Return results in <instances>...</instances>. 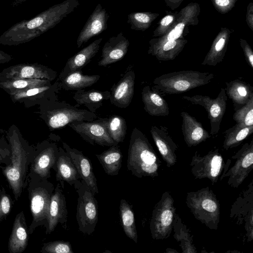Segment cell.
I'll return each instance as SVG.
<instances>
[{
  "instance_id": "cell-20",
  "label": "cell",
  "mask_w": 253,
  "mask_h": 253,
  "mask_svg": "<svg viewBox=\"0 0 253 253\" xmlns=\"http://www.w3.org/2000/svg\"><path fill=\"white\" fill-rule=\"evenodd\" d=\"M64 149L70 156L80 177L94 195L99 193L97 180L93 172L90 161L82 151L72 148L66 143L62 142Z\"/></svg>"
},
{
  "instance_id": "cell-49",
  "label": "cell",
  "mask_w": 253,
  "mask_h": 253,
  "mask_svg": "<svg viewBox=\"0 0 253 253\" xmlns=\"http://www.w3.org/2000/svg\"><path fill=\"white\" fill-rule=\"evenodd\" d=\"M246 21L248 27L253 31V3L250 2L247 7Z\"/></svg>"
},
{
  "instance_id": "cell-41",
  "label": "cell",
  "mask_w": 253,
  "mask_h": 253,
  "mask_svg": "<svg viewBox=\"0 0 253 253\" xmlns=\"http://www.w3.org/2000/svg\"><path fill=\"white\" fill-rule=\"evenodd\" d=\"M159 16L157 13L150 12H131L127 15V22L130 25L131 29L144 32Z\"/></svg>"
},
{
  "instance_id": "cell-39",
  "label": "cell",
  "mask_w": 253,
  "mask_h": 253,
  "mask_svg": "<svg viewBox=\"0 0 253 253\" xmlns=\"http://www.w3.org/2000/svg\"><path fill=\"white\" fill-rule=\"evenodd\" d=\"M51 84L50 81L41 79H16L0 81V88L10 95L31 88Z\"/></svg>"
},
{
  "instance_id": "cell-23",
  "label": "cell",
  "mask_w": 253,
  "mask_h": 253,
  "mask_svg": "<svg viewBox=\"0 0 253 253\" xmlns=\"http://www.w3.org/2000/svg\"><path fill=\"white\" fill-rule=\"evenodd\" d=\"M61 188L58 183L51 198L45 228L46 234L52 232L58 223L65 224L67 222L68 212L66 199Z\"/></svg>"
},
{
  "instance_id": "cell-28",
  "label": "cell",
  "mask_w": 253,
  "mask_h": 253,
  "mask_svg": "<svg viewBox=\"0 0 253 253\" xmlns=\"http://www.w3.org/2000/svg\"><path fill=\"white\" fill-rule=\"evenodd\" d=\"M160 93L149 85L145 86L142 89L141 96L144 109L152 116L166 117L169 113L168 103Z\"/></svg>"
},
{
  "instance_id": "cell-1",
  "label": "cell",
  "mask_w": 253,
  "mask_h": 253,
  "mask_svg": "<svg viewBox=\"0 0 253 253\" xmlns=\"http://www.w3.org/2000/svg\"><path fill=\"white\" fill-rule=\"evenodd\" d=\"M79 4V0H65L30 19L17 23L0 36V43L12 46L29 42L54 28Z\"/></svg>"
},
{
  "instance_id": "cell-7",
  "label": "cell",
  "mask_w": 253,
  "mask_h": 253,
  "mask_svg": "<svg viewBox=\"0 0 253 253\" xmlns=\"http://www.w3.org/2000/svg\"><path fill=\"white\" fill-rule=\"evenodd\" d=\"M185 202L197 220L210 229H217L220 221V204L209 187L187 192Z\"/></svg>"
},
{
  "instance_id": "cell-27",
  "label": "cell",
  "mask_w": 253,
  "mask_h": 253,
  "mask_svg": "<svg viewBox=\"0 0 253 253\" xmlns=\"http://www.w3.org/2000/svg\"><path fill=\"white\" fill-rule=\"evenodd\" d=\"M102 38L94 41L87 46L83 48L67 60L58 79H60L69 73L79 70L85 66L98 52Z\"/></svg>"
},
{
  "instance_id": "cell-5",
  "label": "cell",
  "mask_w": 253,
  "mask_h": 253,
  "mask_svg": "<svg viewBox=\"0 0 253 253\" xmlns=\"http://www.w3.org/2000/svg\"><path fill=\"white\" fill-rule=\"evenodd\" d=\"M28 193L32 216L28 227L29 234L39 226H47L51 196L54 190L53 183L33 173L29 174Z\"/></svg>"
},
{
  "instance_id": "cell-42",
  "label": "cell",
  "mask_w": 253,
  "mask_h": 253,
  "mask_svg": "<svg viewBox=\"0 0 253 253\" xmlns=\"http://www.w3.org/2000/svg\"><path fill=\"white\" fill-rule=\"evenodd\" d=\"M233 118L236 123H241L246 126L253 125V98L246 104L235 111Z\"/></svg>"
},
{
  "instance_id": "cell-12",
  "label": "cell",
  "mask_w": 253,
  "mask_h": 253,
  "mask_svg": "<svg viewBox=\"0 0 253 253\" xmlns=\"http://www.w3.org/2000/svg\"><path fill=\"white\" fill-rule=\"evenodd\" d=\"M182 98L192 104L203 106L208 113V118L211 125L210 134L213 136L218 133L223 117L225 114L228 97L224 88H221L214 99L210 96L195 95L192 96H182Z\"/></svg>"
},
{
  "instance_id": "cell-10",
  "label": "cell",
  "mask_w": 253,
  "mask_h": 253,
  "mask_svg": "<svg viewBox=\"0 0 253 253\" xmlns=\"http://www.w3.org/2000/svg\"><path fill=\"white\" fill-rule=\"evenodd\" d=\"M176 208L171 194L164 192L155 205L150 222V230L154 240H163L169 237L175 215Z\"/></svg>"
},
{
  "instance_id": "cell-30",
  "label": "cell",
  "mask_w": 253,
  "mask_h": 253,
  "mask_svg": "<svg viewBox=\"0 0 253 253\" xmlns=\"http://www.w3.org/2000/svg\"><path fill=\"white\" fill-rule=\"evenodd\" d=\"M56 179L64 188L65 182L71 186L81 179L70 156L64 148L59 147V153L56 165Z\"/></svg>"
},
{
  "instance_id": "cell-32",
  "label": "cell",
  "mask_w": 253,
  "mask_h": 253,
  "mask_svg": "<svg viewBox=\"0 0 253 253\" xmlns=\"http://www.w3.org/2000/svg\"><path fill=\"white\" fill-rule=\"evenodd\" d=\"M111 95L110 91H100L96 89L85 90L84 89L77 90L74 93L73 99L80 105H84L88 110L96 113L104 101L109 100Z\"/></svg>"
},
{
  "instance_id": "cell-3",
  "label": "cell",
  "mask_w": 253,
  "mask_h": 253,
  "mask_svg": "<svg viewBox=\"0 0 253 253\" xmlns=\"http://www.w3.org/2000/svg\"><path fill=\"white\" fill-rule=\"evenodd\" d=\"M161 161L146 136L134 127L131 133L127 159V168L138 178L154 177L159 175Z\"/></svg>"
},
{
  "instance_id": "cell-25",
  "label": "cell",
  "mask_w": 253,
  "mask_h": 253,
  "mask_svg": "<svg viewBox=\"0 0 253 253\" xmlns=\"http://www.w3.org/2000/svg\"><path fill=\"white\" fill-rule=\"evenodd\" d=\"M182 118L181 129L184 140L188 147L195 146L211 137L202 124L188 113H180Z\"/></svg>"
},
{
  "instance_id": "cell-11",
  "label": "cell",
  "mask_w": 253,
  "mask_h": 253,
  "mask_svg": "<svg viewBox=\"0 0 253 253\" xmlns=\"http://www.w3.org/2000/svg\"><path fill=\"white\" fill-rule=\"evenodd\" d=\"M201 11L197 2H191L178 12L176 21L172 28L164 35L153 38L149 42L148 53L157 48L168 41L184 38L189 32L188 27L198 24V16Z\"/></svg>"
},
{
  "instance_id": "cell-18",
  "label": "cell",
  "mask_w": 253,
  "mask_h": 253,
  "mask_svg": "<svg viewBox=\"0 0 253 253\" xmlns=\"http://www.w3.org/2000/svg\"><path fill=\"white\" fill-rule=\"evenodd\" d=\"M60 89L57 80L53 84L31 88L9 95L13 102L23 104L25 108H29L57 96Z\"/></svg>"
},
{
  "instance_id": "cell-37",
  "label": "cell",
  "mask_w": 253,
  "mask_h": 253,
  "mask_svg": "<svg viewBox=\"0 0 253 253\" xmlns=\"http://www.w3.org/2000/svg\"><path fill=\"white\" fill-rule=\"evenodd\" d=\"M253 132V125L246 126L241 123H236L224 131L223 147L225 150L236 147Z\"/></svg>"
},
{
  "instance_id": "cell-36",
  "label": "cell",
  "mask_w": 253,
  "mask_h": 253,
  "mask_svg": "<svg viewBox=\"0 0 253 253\" xmlns=\"http://www.w3.org/2000/svg\"><path fill=\"white\" fill-rule=\"evenodd\" d=\"M187 42L184 38L168 41L148 53L155 56L159 61L173 60L182 51Z\"/></svg>"
},
{
  "instance_id": "cell-8",
  "label": "cell",
  "mask_w": 253,
  "mask_h": 253,
  "mask_svg": "<svg viewBox=\"0 0 253 253\" xmlns=\"http://www.w3.org/2000/svg\"><path fill=\"white\" fill-rule=\"evenodd\" d=\"M78 195L76 219L79 230L90 235L94 231L98 218L97 202L85 182L79 179L74 185Z\"/></svg>"
},
{
  "instance_id": "cell-52",
  "label": "cell",
  "mask_w": 253,
  "mask_h": 253,
  "mask_svg": "<svg viewBox=\"0 0 253 253\" xmlns=\"http://www.w3.org/2000/svg\"></svg>"
},
{
  "instance_id": "cell-45",
  "label": "cell",
  "mask_w": 253,
  "mask_h": 253,
  "mask_svg": "<svg viewBox=\"0 0 253 253\" xmlns=\"http://www.w3.org/2000/svg\"><path fill=\"white\" fill-rule=\"evenodd\" d=\"M10 195L2 186L0 188V223L6 219L13 206Z\"/></svg>"
},
{
  "instance_id": "cell-9",
  "label": "cell",
  "mask_w": 253,
  "mask_h": 253,
  "mask_svg": "<svg viewBox=\"0 0 253 253\" xmlns=\"http://www.w3.org/2000/svg\"><path fill=\"white\" fill-rule=\"evenodd\" d=\"M231 160L225 163L218 148L213 149L201 156L196 152L190 164L191 172L195 179H209L212 184L216 183L221 174L229 169Z\"/></svg>"
},
{
  "instance_id": "cell-19",
  "label": "cell",
  "mask_w": 253,
  "mask_h": 253,
  "mask_svg": "<svg viewBox=\"0 0 253 253\" xmlns=\"http://www.w3.org/2000/svg\"><path fill=\"white\" fill-rule=\"evenodd\" d=\"M109 16L101 3H98L89 16L81 31L77 40V45L80 48L91 38L97 36L107 28Z\"/></svg>"
},
{
  "instance_id": "cell-13",
  "label": "cell",
  "mask_w": 253,
  "mask_h": 253,
  "mask_svg": "<svg viewBox=\"0 0 253 253\" xmlns=\"http://www.w3.org/2000/svg\"><path fill=\"white\" fill-rule=\"evenodd\" d=\"M231 158L235 160L234 164L221 175L220 180L228 177V184L238 188L253 169V140L244 144Z\"/></svg>"
},
{
  "instance_id": "cell-22",
  "label": "cell",
  "mask_w": 253,
  "mask_h": 253,
  "mask_svg": "<svg viewBox=\"0 0 253 253\" xmlns=\"http://www.w3.org/2000/svg\"><path fill=\"white\" fill-rule=\"evenodd\" d=\"M135 78L134 72L129 70L114 84L109 99L112 105L120 108H126L129 105L134 95Z\"/></svg>"
},
{
  "instance_id": "cell-29",
  "label": "cell",
  "mask_w": 253,
  "mask_h": 253,
  "mask_svg": "<svg viewBox=\"0 0 253 253\" xmlns=\"http://www.w3.org/2000/svg\"><path fill=\"white\" fill-rule=\"evenodd\" d=\"M232 32L233 30L226 27L220 28L202 63V65L215 66L222 61Z\"/></svg>"
},
{
  "instance_id": "cell-44",
  "label": "cell",
  "mask_w": 253,
  "mask_h": 253,
  "mask_svg": "<svg viewBox=\"0 0 253 253\" xmlns=\"http://www.w3.org/2000/svg\"><path fill=\"white\" fill-rule=\"evenodd\" d=\"M178 16L177 13H169L160 21L153 32V37H160L168 32L173 26Z\"/></svg>"
},
{
  "instance_id": "cell-4",
  "label": "cell",
  "mask_w": 253,
  "mask_h": 253,
  "mask_svg": "<svg viewBox=\"0 0 253 253\" xmlns=\"http://www.w3.org/2000/svg\"><path fill=\"white\" fill-rule=\"evenodd\" d=\"M57 97L41 103L37 112L49 130L59 129L75 122H91L97 118L95 113L80 109L79 105L73 106L65 101H60Z\"/></svg>"
},
{
  "instance_id": "cell-15",
  "label": "cell",
  "mask_w": 253,
  "mask_h": 253,
  "mask_svg": "<svg viewBox=\"0 0 253 253\" xmlns=\"http://www.w3.org/2000/svg\"><path fill=\"white\" fill-rule=\"evenodd\" d=\"M230 217L237 225L243 226L248 241L253 240V181L248 188L241 193L232 205Z\"/></svg>"
},
{
  "instance_id": "cell-50",
  "label": "cell",
  "mask_w": 253,
  "mask_h": 253,
  "mask_svg": "<svg viewBox=\"0 0 253 253\" xmlns=\"http://www.w3.org/2000/svg\"><path fill=\"white\" fill-rule=\"evenodd\" d=\"M184 0H165L167 6L171 10L178 8Z\"/></svg>"
},
{
  "instance_id": "cell-46",
  "label": "cell",
  "mask_w": 253,
  "mask_h": 253,
  "mask_svg": "<svg viewBox=\"0 0 253 253\" xmlns=\"http://www.w3.org/2000/svg\"><path fill=\"white\" fill-rule=\"evenodd\" d=\"M11 149L8 142L3 137H0V169L3 166L10 162Z\"/></svg>"
},
{
  "instance_id": "cell-24",
  "label": "cell",
  "mask_w": 253,
  "mask_h": 253,
  "mask_svg": "<svg viewBox=\"0 0 253 253\" xmlns=\"http://www.w3.org/2000/svg\"><path fill=\"white\" fill-rule=\"evenodd\" d=\"M129 42L120 32L110 38L102 49L101 59L98 63L100 66H106L122 60L127 52Z\"/></svg>"
},
{
  "instance_id": "cell-33",
  "label": "cell",
  "mask_w": 253,
  "mask_h": 253,
  "mask_svg": "<svg viewBox=\"0 0 253 253\" xmlns=\"http://www.w3.org/2000/svg\"><path fill=\"white\" fill-rule=\"evenodd\" d=\"M98 75H84L81 70H76L58 79L60 88L66 90H79L90 86L99 80Z\"/></svg>"
},
{
  "instance_id": "cell-43",
  "label": "cell",
  "mask_w": 253,
  "mask_h": 253,
  "mask_svg": "<svg viewBox=\"0 0 253 253\" xmlns=\"http://www.w3.org/2000/svg\"><path fill=\"white\" fill-rule=\"evenodd\" d=\"M40 252L42 253H74L70 243L65 241L45 243Z\"/></svg>"
},
{
  "instance_id": "cell-21",
  "label": "cell",
  "mask_w": 253,
  "mask_h": 253,
  "mask_svg": "<svg viewBox=\"0 0 253 253\" xmlns=\"http://www.w3.org/2000/svg\"><path fill=\"white\" fill-rule=\"evenodd\" d=\"M150 133L166 166L169 168L175 165L178 146L169 135L168 128L162 126H152Z\"/></svg>"
},
{
  "instance_id": "cell-26",
  "label": "cell",
  "mask_w": 253,
  "mask_h": 253,
  "mask_svg": "<svg viewBox=\"0 0 253 253\" xmlns=\"http://www.w3.org/2000/svg\"><path fill=\"white\" fill-rule=\"evenodd\" d=\"M29 230L24 212H19L15 216L8 243L10 253H21L26 249L29 240Z\"/></svg>"
},
{
  "instance_id": "cell-35",
  "label": "cell",
  "mask_w": 253,
  "mask_h": 253,
  "mask_svg": "<svg viewBox=\"0 0 253 253\" xmlns=\"http://www.w3.org/2000/svg\"><path fill=\"white\" fill-rule=\"evenodd\" d=\"M95 120L105 127L110 136L116 144L124 141L127 127L126 121L123 117L114 115L109 118H101Z\"/></svg>"
},
{
  "instance_id": "cell-48",
  "label": "cell",
  "mask_w": 253,
  "mask_h": 253,
  "mask_svg": "<svg viewBox=\"0 0 253 253\" xmlns=\"http://www.w3.org/2000/svg\"><path fill=\"white\" fill-rule=\"evenodd\" d=\"M240 44L242 47L246 60L248 65L253 68V50L246 40L240 39Z\"/></svg>"
},
{
  "instance_id": "cell-6",
  "label": "cell",
  "mask_w": 253,
  "mask_h": 253,
  "mask_svg": "<svg viewBox=\"0 0 253 253\" xmlns=\"http://www.w3.org/2000/svg\"><path fill=\"white\" fill-rule=\"evenodd\" d=\"M214 78L213 74L194 70L168 73L156 78L153 88L167 94H180L206 85Z\"/></svg>"
},
{
  "instance_id": "cell-51",
  "label": "cell",
  "mask_w": 253,
  "mask_h": 253,
  "mask_svg": "<svg viewBox=\"0 0 253 253\" xmlns=\"http://www.w3.org/2000/svg\"><path fill=\"white\" fill-rule=\"evenodd\" d=\"M12 59L11 55L0 50V64L8 63Z\"/></svg>"
},
{
  "instance_id": "cell-40",
  "label": "cell",
  "mask_w": 253,
  "mask_h": 253,
  "mask_svg": "<svg viewBox=\"0 0 253 253\" xmlns=\"http://www.w3.org/2000/svg\"><path fill=\"white\" fill-rule=\"evenodd\" d=\"M173 228L174 231V238L180 243L183 253H196L195 248L192 244V238L186 230V226L181 222L179 216L175 214Z\"/></svg>"
},
{
  "instance_id": "cell-2",
  "label": "cell",
  "mask_w": 253,
  "mask_h": 253,
  "mask_svg": "<svg viewBox=\"0 0 253 253\" xmlns=\"http://www.w3.org/2000/svg\"><path fill=\"white\" fill-rule=\"evenodd\" d=\"M6 137L11 149L10 163L1 169L17 201L29 182L30 165L33 160L35 147L29 145L14 125L8 129Z\"/></svg>"
},
{
  "instance_id": "cell-17",
  "label": "cell",
  "mask_w": 253,
  "mask_h": 253,
  "mask_svg": "<svg viewBox=\"0 0 253 253\" xmlns=\"http://www.w3.org/2000/svg\"><path fill=\"white\" fill-rule=\"evenodd\" d=\"M68 126L91 145L98 144L102 146L118 145L111 138L105 127L95 120L75 122L68 124Z\"/></svg>"
},
{
  "instance_id": "cell-47",
  "label": "cell",
  "mask_w": 253,
  "mask_h": 253,
  "mask_svg": "<svg viewBox=\"0 0 253 253\" xmlns=\"http://www.w3.org/2000/svg\"><path fill=\"white\" fill-rule=\"evenodd\" d=\"M238 0H211L213 6L218 12L225 14L235 6Z\"/></svg>"
},
{
  "instance_id": "cell-16",
  "label": "cell",
  "mask_w": 253,
  "mask_h": 253,
  "mask_svg": "<svg viewBox=\"0 0 253 253\" xmlns=\"http://www.w3.org/2000/svg\"><path fill=\"white\" fill-rule=\"evenodd\" d=\"M57 72L48 67L38 63H22L10 66L0 72V81L16 79H41L53 81Z\"/></svg>"
},
{
  "instance_id": "cell-34",
  "label": "cell",
  "mask_w": 253,
  "mask_h": 253,
  "mask_svg": "<svg viewBox=\"0 0 253 253\" xmlns=\"http://www.w3.org/2000/svg\"><path fill=\"white\" fill-rule=\"evenodd\" d=\"M96 157L102 165L104 170L109 175L118 174L122 167L123 155L119 146L114 145Z\"/></svg>"
},
{
  "instance_id": "cell-31",
  "label": "cell",
  "mask_w": 253,
  "mask_h": 253,
  "mask_svg": "<svg viewBox=\"0 0 253 253\" xmlns=\"http://www.w3.org/2000/svg\"><path fill=\"white\" fill-rule=\"evenodd\" d=\"M226 94L232 102L234 110L246 104L253 98V87L241 78L226 82Z\"/></svg>"
},
{
  "instance_id": "cell-38",
  "label": "cell",
  "mask_w": 253,
  "mask_h": 253,
  "mask_svg": "<svg viewBox=\"0 0 253 253\" xmlns=\"http://www.w3.org/2000/svg\"><path fill=\"white\" fill-rule=\"evenodd\" d=\"M120 216L125 233L127 237L137 243L138 236L134 212L125 199H122L120 201Z\"/></svg>"
},
{
  "instance_id": "cell-14",
  "label": "cell",
  "mask_w": 253,
  "mask_h": 253,
  "mask_svg": "<svg viewBox=\"0 0 253 253\" xmlns=\"http://www.w3.org/2000/svg\"><path fill=\"white\" fill-rule=\"evenodd\" d=\"M59 153L57 143L45 140L35 146L33 160L30 165L29 172L42 178L50 177L51 169L55 170Z\"/></svg>"
}]
</instances>
